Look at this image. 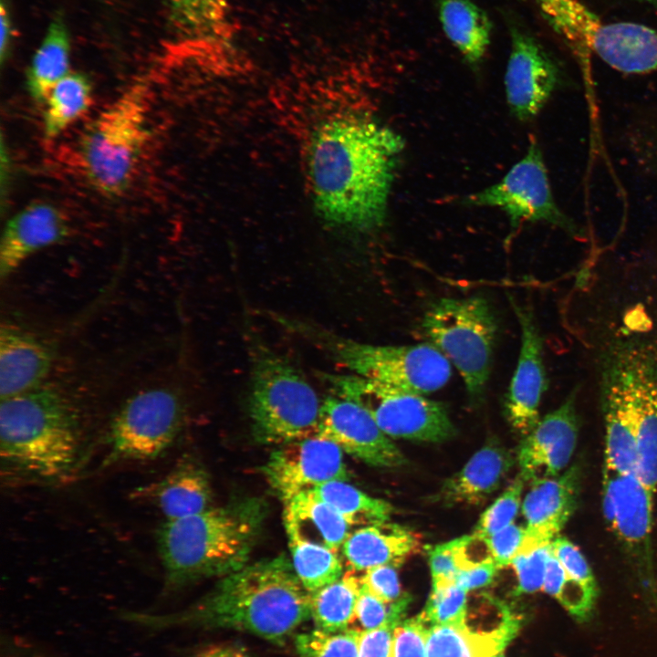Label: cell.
I'll use <instances>...</instances> for the list:
<instances>
[{
  "mask_svg": "<svg viewBox=\"0 0 657 657\" xmlns=\"http://www.w3.org/2000/svg\"><path fill=\"white\" fill-rule=\"evenodd\" d=\"M70 40L60 17L50 23L26 73V86L36 101H45L53 87L69 71Z\"/></svg>",
  "mask_w": 657,
  "mask_h": 657,
  "instance_id": "4dcf8cb0",
  "label": "cell"
},
{
  "mask_svg": "<svg viewBox=\"0 0 657 657\" xmlns=\"http://www.w3.org/2000/svg\"><path fill=\"white\" fill-rule=\"evenodd\" d=\"M438 17L454 48L470 66H478L492 36V23L485 10L473 0H439Z\"/></svg>",
  "mask_w": 657,
  "mask_h": 657,
  "instance_id": "f546056e",
  "label": "cell"
},
{
  "mask_svg": "<svg viewBox=\"0 0 657 657\" xmlns=\"http://www.w3.org/2000/svg\"><path fill=\"white\" fill-rule=\"evenodd\" d=\"M551 550L567 575L598 597V584L586 558L567 537L558 536L551 542Z\"/></svg>",
  "mask_w": 657,
  "mask_h": 657,
  "instance_id": "60d3db41",
  "label": "cell"
},
{
  "mask_svg": "<svg viewBox=\"0 0 657 657\" xmlns=\"http://www.w3.org/2000/svg\"><path fill=\"white\" fill-rule=\"evenodd\" d=\"M645 3H648L655 7H657V0H640Z\"/></svg>",
  "mask_w": 657,
  "mask_h": 657,
  "instance_id": "f907efd6",
  "label": "cell"
},
{
  "mask_svg": "<svg viewBox=\"0 0 657 657\" xmlns=\"http://www.w3.org/2000/svg\"><path fill=\"white\" fill-rule=\"evenodd\" d=\"M318 435L372 466L399 467L407 463L391 438L363 407L335 394L322 402Z\"/></svg>",
  "mask_w": 657,
  "mask_h": 657,
  "instance_id": "9a60e30c",
  "label": "cell"
},
{
  "mask_svg": "<svg viewBox=\"0 0 657 657\" xmlns=\"http://www.w3.org/2000/svg\"><path fill=\"white\" fill-rule=\"evenodd\" d=\"M514 464L505 447L489 443L443 483L435 497L445 505H479L498 489Z\"/></svg>",
  "mask_w": 657,
  "mask_h": 657,
  "instance_id": "484cf974",
  "label": "cell"
},
{
  "mask_svg": "<svg viewBox=\"0 0 657 657\" xmlns=\"http://www.w3.org/2000/svg\"><path fill=\"white\" fill-rule=\"evenodd\" d=\"M526 540L525 526L516 524L486 537L491 556L501 568L510 566L511 561L523 552Z\"/></svg>",
  "mask_w": 657,
  "mask_h": 657,
  "instance_id": "7bdbcfd3",
  "label": "cell"
},
{
  "mask_svg": "<svg viewBox=\"0 0 657 657\" xmlns=\"http://www.w3.org/2000/svg\"><path fill=\"white\" fill-rule=\"evenodd\" d=\"M171 23L186 49L227 58L234 27L227 0H166Z\"/></svg>",
  "mask_w": 657,
  "mask_h": 657,
  "instance_id": "7402d4cb",
  "label": "cell"
},
{
  "mask_svg": "<svg viewBox=\"0 0 657 657\" xmlns=\"http://www.w3.org/2000/svg\"><path fill=\"white\" fill-rule=\"evenodd\" d=\"M432 576V587L456 582L459 568L455 560L452 541L436 545L428 549Z\"/></svg>",
  "mask_w": 657,
  "mask_h": 657,
  "instance_id": "f6af8a7d",
  "label": "cell"
},
{
  "mask_svg": "<svg viewBox=\"0 0 657 657\" xmlns=\"http://www.w3.org/2000/svg\"><path fill=\"white\" fill-rule=\"evenodd\" d=\"M552 27L576 47L590 49L613 68L657 71V31L630 22L600 20L579 0H535Z\"/></svg>",
  "mask_w": 657,
  "mask_h": 657,
  "instance_id": "9c48e42d",
  "label": "cell"
},
{
  "mask_svg": "<svg viewBox=\"0 0 657 657\" xmlns=\"http://www.w3.org/2000/svg\"><path fill=\"white\" fill-rule=\"evenodd\" d=\"M422 547L416 533L387 521L350 532L341 549L349 569L366 571L383 565L397 568Z\"/></svg>",
  "mask_w": 657,
  "mask_h": 657,
  "instance_id": "d4e9b609",
  "label": "cell"
},
{
  "mask_svg": "<svg viewBox=\"0 0 657 657\" xmlns=\"http://www.w3.org/2000/svg\"><path fill=\"white\" fill-rule=\"evenodd\" d=\"M263 474L284 504L325 483L349 479L343 451L319 435L279 445L263 466Z\"/></svg>",
  "mask_w": 657,
  "mask_h": 657,
  "instance_id": "5bb4252c",
  "label": "cell"
},
{
  "mask_svg": "<svg viewBox=\"0 0 657 657\" xmlns=\"http://www.w3.org/2000/svg\"><path fill=\"white\" fill-rule=\"evenodd\" d=\"M284 526L288 543L303 542L338 553L349 537L350 526L311 490L284 504Z\"/></svg>",
  "mask_w": 657,
  "mask_h": 657,
  "instance_id": "f1b7e54d",
  "label": "cell"
},
{
  "mask_svg": "<svg viewBox=\"0 0 657 657\" xmlns=\"http://www.w3.org/2000/svg\"><path fill=\"white\" fill-rule=\"evenodd\" d=\"M422 328L459 371L469 398L480 401L489 379L497 331L488 301L477 296L440 298L424 313Z\"/></svg>",
  "mask_w": 657,
  "mask_h": 657,
  "instance_id": "ba28073f",
  "label": "cell"
},
{
  "mask_svg": "<svg viewBox=\"0 0 657 657\" xmlns=\"http://www.w3.org/2000/svg\"><path fill=\"white\" fill-rule=\"evenodd\" d=\"M397 625L389 622L373 630L360 631L358 657H391L393 630Z\"/></svg>",
  "mask_w": 657,
  "mask_h": 657,
  "instance_id": "bcb514c9",
  "label": "cell"
},
{
  "mask_svg": "<svg viewBox=\"0 0 657 657\" xmlns=\"http://www.w3.org/2000/svg\"><path fill=\"white\" fill-rule=\"evenodd\" d=\"M495 657H505V656H504V652H501V653L497 654Z\"/></svg>",
  "mask_w": 657,
  "mask_h": 657,
  "instance_id": "816d5d0a",
  "label": "cell"
},
{
  "mask_svg": "<svg viewBox=\"0 0 657 657\" xmlns=\"http://www.w3.org/2000/svg\"><path fill=\"white\" fill-rule=\"evenodd\" d=\"M286 330L323 350L351 373L421 394L442 389L452 375L451 362L433 344L374 345L344 338L321 326L267 314Z\"/></svg>",
  "mask_w": 657,
  "mask_h": 657,
  "instance_id": "5b68a950",
  "label": "cell"
},
{
  "mask_svg": "<svg viewBox=\"0 0 657 657\" xmlns=\"http://www.w3.org/2000/svg\"><path fill=\"white\" fill-rule=\"evenodd\" d=\"M427 623L422 613L401 621L393 630L391 657H427Z\"/></svg>",
  "mask_w": 657,
  "mask_h": 657,
  "instance_id": "b9f144b4",
  "label": "cell"
},
{
  "mask_svg": "<svg viewBox=\"0 0 657 657\" xmlns=\"http://www.w3.org/2000/svg\"><path fill=\"white\" fill-rule=\"evenodd\" d=\"M288 544L294 570L309 593L336 581L344 573L338 553L310 543Z\"/></svg>",
  "mask_w": 657,
  "mask_h": 657,
  "instance_id": "e575fe53",
  "label": "cell"
},
{
  "mask_svg": "<svg viewBox=\"0 0 657 657\" xmlns=\"http://www.w3.org/2000/svg\"><path fill=\"white\" fill-rule=\"evenodd\" d=\"M266 514L263 500L248 497L164 520L156 531V545L165 590H176L206 578L224 577L247 565Z\"/></svg>",
  "mask_w": 657,
  "mask_h": 657,
  "instance_id": "3957f363",
  "label": "cell"
},
{
  "mask_svg": "<svg viewBox=\"0 0 657 657\" xmlns=\"http://www.w3.org/2000/svg\"><path fill=\"white\" fill-rule=\"evenodd\" d=\"M653 492L636 474L605 469L602 508L613 533L646 566L651 562Z\"/></svg>",
  "mask_w": 657,
  "mask_h": 657,
  "instance_id": "e0dca14e",
  "label": "cell"
},
{
  "mask_svg": "<svg viewBox=\"0 0 657 657\" xmlns=\"http://www.w3.org/2000/svg\"><path fill=\"white\" fill-rule=\"evenodd\" d=\"M640 479L657 489V347L632 343Z\"/></svg>",
  "mask_w": 657,
  "mask_h": 657,
  "instance_id": "603a6c76",
  "label": "cell"
},
{
  "mask_svg": "<svg viewBox=\"0 0 657 657\" xmlns=\"http://www.w3.org/2000/svg\"><path fill=\"white\" fill-rule=\"evenodd\" d=\"M360 584L387 604L403 596L396 567L393 566H378L364 571Z\"/></svg>",
  "mask_w": 657,
  "mask_h": 657,
  "instance_id": "ee69618b",
  "label": "cell"
},
{
  "mask_svg": "<svg viewBox=\"0 0 657 657\" xmlns=\"http://www.w3.org/2000/svg\"><path fill=\"white\" fill-rule=\"evenodd\" d=\"M580 477L574 464L557 476L531 483L521 505L527 532L522 553L549 545L558 537L577 507Z\"/></svg>",
  "mask_w": 657,
  "mask_h": 657,
  "instance_id": "ffe728a7",
  "label": "cell"
},
{
  "mask_svg": "<svg viewBox=\"0 0 657 657\" xmlns=\"http://www.w3.org/2000/svg\"><path fill=\"white\" fill-rule=\"evenodd\" d=\"M467 592L456 582L432 587L426 607L421 613L432 625L465 621Z\"/></svg>",
  "mask_w": 657,
  "mask_h": 657,
  "instance_id": "f35d334b",
  "label": "cell"
},
{
  "mask_svg": "<svg viewBox=\"0 0 657 657\" xmlns=\"http://www.w3.org/2000/svg\"><path fill=\"white\" fill-rule=\"evenodd\" d=\"M146 87L137 84L104 109L78 145L82 174L98 193L123 195L133 182L150 141Z\"/></svg>",
  "mask_w": 657,
  "mask_h": 657,
  "instance_id": "8992f818",
  "label": "cell"
},
{
  "mask_svg": "<svg viewBox=\"0 0 657 657\" xmlns=\"http://www.w3.org/2000/svg\"><path fill=\"white\" fill-rule=\"evenodd\" d=\"M92 103V87L79 72H69L48 93L44 110V132L47 138L59 136L80 119Z\"/></svg>",
  "mask_w": 657,
  "mask_h": 657,
  "instance_id": "d6a6232c",
  "label": "cell"
},
{
  "mask_svg": "<svg viewBox=\"0 0 657 657\" xmlns=\"http://www.w3.org/2000/svg\"><path fill=\"white\" fill-rule=\"evenodd\" d=\"M82 454L78 415L57 389L43 384L1 399L0 455L8 477L62 481L76 471Z\"/></svg>",
  "mask_w": 657,
  "mask_h": 657,
  "instance_id": "277c9868",
  "label": "cell"
},
{
  "mask_svg": "<svg viewBox=\"0 0 657 657\" xmlns=\"http://www.w3.org/2000/svg\"><path fill=\"white\" fill-rule=\"evenodd\" d=\"M182 412L180 398L167 388L149 389L131 396L110 422L102 466L162 455L181 432Z\"/></svg>",
  "mask_w": 657,
  "mask_h": 657,
  "instance_id": "8fae6325",
  "label": "cell"
},
{
  "mask_svg": "<svg viewBox=\"0 0 657 657\" xmlns=\"http://www.w3.org/2000/svg\"><path fill=\"white\" fill-rule=\"evenodd\" d=\"M601 389L606 431L605 469L637 474V412L631 343L618 346L607 357Z\"/></svg>",
  "mask_w": 657,
  "mask_h": 657,
  "instance_id": "4fadbf2b",
  "label": "cell"
},
{
  "mask_svg": "<svg viewBox=\"0 0 657 657\" xmlns=\"http://www.w3.org/2000/svg\"><path fill=\"white\" fill-rule=\"evenodd\" d=\"M464 203L502 210L512 229L524 222H544L579 235L578 226L554 200L543 154L535 141L499 182L468 195Z\"/></svg>",
  "mask_w": 657,
  "mask_h": 657,
  "instance_id": "7c38bea8",
  "label": "cell"
},
{
  "mask_svg": "<svg viewBox=\"0 0 657 657\" xmlns=\"http://www.w3.org/2000/svg\"><path fill=\"white\" fill-rule=\"evenodd\" d=\"M355 572L348 569L336 581L310 593V614L318 629L342 631L356 620L361 584Z\"/></svg>",
  "mask_w": 657,
  "mask_h": 657,
  "instance_id": "1f68e13d",
  "label": "cell"
},
{
  "mask_svg": "<svg viewBox=\"0 0 657 657\" xmlns=\"http://www.w3.org/2000/svg\"><path fill=\"white\" fill-rule=\"evenodd\" d=\"M249 417L254 437L282 445L318 435L322 402L301 372L262 340H249Z\"/></svg>",
  "mask_w": 657,
  "mask_h": 657,
  "instance_id": "52a82bcc",
  "label": "cell"
},
{
  "mask_svg": "<svg viewBox=\"0 0 657 657\" xmlns=\"http://www.w3.org/2000/svg\"><path fill=\"white\" fill-rule=\"evenodd\" d=\"M0 24H1V42H0V57L3 62L7 56L11 37H12V26L10 16L7 8L5 5L4 0L1 3L0 12Z\"/></svg>",
  "mask_w": 657,
  "mask_h": 657,
  "instance_id": "681fc988",
  "label": "cell"
},
{
  "mask_svg": "<svg viewBox=\"0 0 657 657\" xmlns=\"http://www.w3.org/2000/svg\"><path fill=\"white\" fill-rule=\"evenodd\" d=\"M69 234L66 215L55 205L36 202L12 216L0 243V276H9L26 258L58 244Z\"/></svg>",
  "mask_w": 657,
  "mask_h": 657,
  "instance_id": "44dd1931",
  "label": "cell"
},
{
  "mask_svg": "<svg viewBox=\"0 0 657 657\" xmlns=\"http://www.w3.org/2000/svg\"><path fill=\"white\" fill-rule=\"evenodd\" d=\"M576 396V391L571 392L524 435L516 460L526 482L557 476L568 466L578 441Z\"/></svg>",
  "mask_w": 657,
  "mask_h": 657,
  "instance_id": "d6986e66",
  "label": "cell"
},
{
  "mask_svg": "<svg viewBox=\"0 0 657 657\" xmlns=\"http://www.w3.org/2000/svg\"><path fill=\"white\" fill-rule=\"evenodd\" d=\"M334 508L350 526H368L389 521L392 506L367 495L346 481H330L311 490Z\"/></svg>",
  "mask_w": 657,
  "mask_h": 657,
  "instance_id": "836d02e7",
  "label": "cell"
},
{
  "mask_svg": "<svg viewBox=\"0 0 657 657\" xmlns=\"http://www.w3.org/2000/svg\"><path fill=\"white\" fill-rule=\"evenodd\" d=\"M501 568L493 560L460 570L456 583L470 591L489 585Z\"/></svg>",
  "mask_w": 657,
  "mask_h": 657,
  "instance_id": "7dc6e473",
  "label": "cell"
},
{
  "mask_svg": "<svg viewBox=\"0 0 657 657\" xmlns=\"http://www.w3.org/2000/svg\"><path fill=\"white\" fill-rule=\"evenodd\" d=\"M542 590L556 599L578 621H585L590 617L598 598L567 575L552 550Z\"/></svg>",
  "mask_w": 657,
  "mask_h": 657,
  "instance_id": "d590c367",
  "label": "cell"
},
{
  "mask_svg": "<svg viewBox=\"0 0 657 657\" xmlns=\"http://www.w3.org/2000/svg\"><path fill=\"white\" fill-rule=\"evenodd\" d=\"M187 657H249L247 650L239 644L218 643L208 645Z\"/></svg>",
  "mask_w": 657,
  "mask_h": 657,
  "instance_id": "c3c4849f",
  "label": "cell"
},
{
  "mask_svg": "<svg viewBox=\"0 0 657 657\" xmlns=\"http://www.w3.org/2000/svg\"><path fill=\"white\" fill-rule=\"evenodd\" d=\"M521 330L517 364L505 398V414L511 427L526 435L539 421L538 408L547 389L542 339L532 311L510 297Z\"/></svg>",
  "mask_w": 657,
  "mask_h": 657,
  "instance_id": "ac0fdd59",
  "label": "cell"
},
{
  "mask_svg": "<svg viewBox=\"0 0 657 657\" xmlns=\"http://www.w3.org/2000/svg\"><path fill=\"white\" fill-rule=\"evenodd\" d=\"M121 620L151 630L189 627L244 631L285 644L311 618L310 593L285 555L245 565L191 606L155 614L124 610Z\"/></svg>",
  "mask_w": 657,
  "mask_h": 657,
  "instance_id": "7a4b0ae2",
  "label": "cell"
},
{
  "mask_svg": "<svg viewBox=\"0 0 657 657\" xmlns=\"http://www.w3.org/2000/svg\"><path fill=\"white\" fill-rule=\"evenodd\" d=\"M550 544L521 553L511 561L510 566L517 579L516 594H529L542 589L547 563L551 554Z\"/></svg>",
  "mask_w": 657,
  "mask_h": 657,
  "instance_id": "ab89813d",
  "label": "cell"
},
{
  "mask_svg": "<svg viewBox=\"0 0 657 657\" xmlns=\"http://www.w3.org/2000/svg\"><path fill=\"white\" fill-rule=\"evenodd\" d=\"M525 479L519 474L481 515L473 534L487 537L514 524L522 505Z\"/></svg>",
  "mask_w": 657,
  "mask_h": 657,
  "instance_id": "74e56055",
  "label": "cell"
},
{
  "mask_svg": "<svg viewBox=\"0 0 657 657\" xmlns=\"http://www.w3.org/2000/svg\"><path fill=\"white\" fill-rule=\"evenodd\" d=\"M402 137L372 120L333 117L319 125L308 151L315 208L327 224L359 233L381 227Z\"/></svg>",
  "mask_w": 657,
  "mask_h": 657,
  "instance_id": "6da1fadb",
  "label": "cell"
},
{
  "mask_svg": "<svg viewBox=\"0 0 657 657\" xmlns=\"http://www.w3.org/2000/svg\"><path fill=\"white\" fill-rule=\"evenodd\" d=\"M335 395L363 407L391 439L442 443L456 429L445 406L424 394L384 385L359 375L325 374Z\"/></svg>",
  "mask_w": 657,
  "mask_h": 657,
  "instance_id": "30bf717a",
  "label": "cell"
},
{
  "mask_svg": "<svg viewBox=\"0 0 657 657\" xmlns=\"http://www.w3.org/2000/svg\"><path fill=\"white\" fill-rule=\"evenodd\" d=\"M51 364V351L38 338L14 325L1 326V399L43 385Z\"/></svg>",
  "mask_w": 657,
  "mask_h": 657,
  "instance_id": "cb8c5ba5",
  "label": "cell"
},
{
  "mask_svg": "<svg viewBox=\"0 0 657 657\" xmlns=\"http://www.w3.org/2000/svg\"><path fill=\"white\" fill-rule=\"evenodd\" d=\"M360 631L328 632L319 629L295 637L298 657H358Z\"/></svg>",
  "mask_w": 657,
  "mask_h": 657,
  "instance_id": "8d00e7d4",
  "label": "cell"
},
{
  "mask_svg": "<svg viewBox=\"0 0 657 657\" xmlns=\"http://www.w3.org/2000/svg\"><path fill=\"white\" fill-rule=\"evenodd\" d=\"M510 52L505 72L506 98L511 114L520 121L535 118L554 92L558 69L529 34L511 28Z\"/></svg>",
  "mask_w": 657,
  "mask_h": 657,
  "instance_id": "2e32d148",
  "label": "cell"
},
{
  "mask_svg": "<svg viewBox=\"0 0 657 657\" xmlns=\"http://www.w3.org/2000/svg\"><path fill=\"white\" fill-rule=\"evenodd\" d=\"M145 491L165 520L199 514L212 506L210 477L205 469L190 457L181 459L163 478Z\"/></svg>",
  "mask_w": 657,
  "mask_h": 657,
  "instance_id": "83f0119b",
  "label": "cell"
},
{
  "mask_svg": "<svg viewBox=\"0 0 657 657\" xmlns=\"http://www.w3.org/2000/svg\"><path fill=\"white\" fill-rule=\"evenodd\" d=\"M503 619L489 631H474L465 621L432 625L427 657H495L504 652L520 628V619L502 606Z\"/></svg>",
  "mask_w": 657,
  "mask_h": 657,
  "instance_id": "4316f807",
  "label": "cell"
}]
</instances>
